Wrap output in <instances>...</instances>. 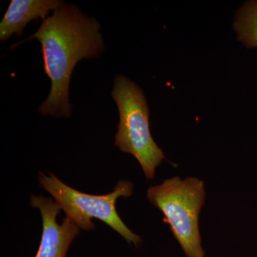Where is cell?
<instances>
[{
    "mask_svg": "<svg viewBox=\"0 0 257 257\" xmlns=\"http://www.w3.org/2000/svg\"><path fill=\"white\" fill-rule=\"evenodd\" d=\"M61 0H12L0 23V40L5 41L13 35L23 36L24 28L30 22L45 20L51 11L63 4Z\"/></svg>",
    "mask_w": 257,
    "mask_h": 257,
    "instance_id": "8992f818",
    "label": "cell"
},
{
    "mask_svg": "<svg viewBox=\"0 0 257 257\" xmlns=\"http://www.w3.org/2000/svg\"><path fill=\"white\" fill-rule=\"evenodd\" d=\"M95 18L83 13L78 7L64 3L42 21L34 35L13 45L37 39L42 45L44 70L51 79L48 97L39 112L52 117H69V84L73 69L83 59L98 58L105 50Z\"/></svg>",
    "mask_w": 257,
    "mask_h": 257,
    "instance_id": "6da1fadb",
    "label": "cell"
},
{
    "mask_svg": "<svg viewBox=\"0 0 257 257\" xmlns=\"http://www.w3.org/2000/svg\"><path fill=\"white\" fill-rule=\"evenodd\" d=\"M39 181L42 188L50 193L67 217L79 229L86 231L94 229L95 225L91 220L96 218L109 225L128 243H135L136 246L142 243L141 237L126 227L116 212L118 198H126L133 194L131 182L119 181L112 192L104 195H92L71 188L52 174L47 176L40 173Z\"/></svg>",
    "mask_w": 257,
    "mask_h": 257,
    "instance_id": "277c9868",
    "label": "cell"
},
{
    "mask_svg": "<svg viewBox=\"0 0 257 257\" xmlns=\"http://www.w3.org/2000/svg\"><path fill=\"white\" fill-rule=\"evenodd\" d=\"M147 198L163 213L164 221L170 224L186 256H205L199 229V213L205 199L204 182L195 177H172L150 187Z\"/></svg>",
    "mask_w": 257,
    "mask_h": 257,
    "instance_id": "7a4b0ae2",
    "label": "cell"
},
{
    "mask_svg": "<svg viewBox=\"0 0 257 257\" xmlns=\"http://www.w3.org/2000/svg\"><path fill=\"white\" fill-rule=\"evenodd\" d=\"M30 204L40 209L42 217V234L40 248L35 257H67L71 243L79 234V228L69 218L62 224L57 222L60 206L50 198L32 196Z\"/></svg>",
    "mask_w": 257,
    "mask_h": 257,
    "instance_id": "5b68a950",
    "label": "cell"
},
{
    "mask_svg": "<svg viewBox=\"0 0 257 257\" xmlns=\"http://www.w3.org/2000/svg\"><path fill=\"white\" fill-rule=\"evenodd\" d=\"M233 27L237 40L248 49L257 47V1L246 2L238 10Z\"/></svg>",
    "mask_w": 257,
    "mask_h": 257,
    "instance_id": "52a82bcc",
    "label": "cell"
},
{
    "mask_svg": "<svg viewBox=\"0 0 257 257\" xmlns=\"http://www.w3.org/2000/svg\"><path fill=\"white\" fill-rule=\"evenodd\" d=\"M111 96L119 113L115 145L121 152L133 155L143 167L147 179H153L157 167L165 157L150 133V109L143 89L127 77L118 74Z\"/></svg>",
    "mask_w": 257,
    "mask_h": 257,
    "instance_id": "3957f363",
    "label": "cell"
}]
</instances>
